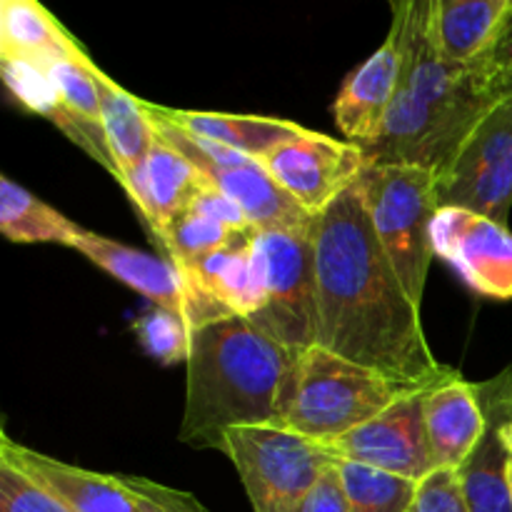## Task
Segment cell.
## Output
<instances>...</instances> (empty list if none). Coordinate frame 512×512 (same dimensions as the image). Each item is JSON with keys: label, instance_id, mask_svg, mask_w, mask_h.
Masks as SVG:
<instances>
[{"label": "cell", "instance_id": "1", "mask_svg": "<svg viewBox=\"0 0 512 512\" xmlns=\"http://www.w3.org/2000/svg\"><path fill=\"white\" fill-rule=\"evenodd\" d=\"M315 260L318 345L413 388L458 375L430 350L420 305L380 245L358 183L318 215Z\"/></svg>", "mask_w": 512, "mask_h": 512}, {"label": "cell", "instance_id": "2", "mask_svg": "<svg viewBox=\"0 0 512 512\" xmlns=\"http://www.w3.org/2000/svg\"><path fill=\"white\" fill-rule=\"evenodd\" d=\"M435 0H393L400 80L383 130L365 145L370 163H403L443 173L480 120L503 100L478 65L440 55L433 33Z\"/></svg>", "mask_w": 512, "mask_h": 512}, {"label": "cell", "instance_id": "3", "mask_svg": "<svg viewBox=\"0 0 512 512\" xmlns=\"http://www.w3.org/2000/svg\"><path fill=\"white\" fill-rule=\"evenodd\" d=\"M295 360V350L240 315L193 328L180 443L223 453L228 430L280 425Z\"/></svg>", "mask_w": 512, "mask_h": 512}, {"label": "cell", "instance_id": "4", "mask_svg": "<svg viewBox=\"0 0 512 512\" xmlns=\"http://www.w3.org/2000/svg\"><path fill=\"white\" fill-rule=\"evenodd\" d=\"M420 390L313 345L295 360L278 428L330 445Z\"/></svg>", "mask_w": 512, "mask_h": 512}, {"label": "cell", "instance_id": "5", "mask_svg": "<svg viewBox=\"0 0 512 512\" xmlns=\"http://www.w3.org/2000/svg\"><path fill=\"white\" fill-rule=\"evenodd\" d=\"M358 185L380 245L420 305L435 258L430 228L440 210L438 173L420 165L370 163Z\"/></svg>", "mask_w": 512, "mask_h": 512}, {"label": "cell", "instance_id": "6", "mask_svg": "<svg viewBox=\"0 0 512 512\" xmlns=\"http://www.w3.org/2000/svg\"><path fill=\"white\" fill-rule=\"evenodd\" d=\"M315 225L318 220L310 228L258 230L253 238L265 293V305L253 323L295 353L318 345Z\"/></svg>", "mask_w": 512, "mask_h": 512}, {"label": "cell", "instance_id": "7", "mask_svg": "<svg viewBox=\"0 0 512 512\" xmlns=\"http://www.w3.org/2000/svg\"><path fill=\"white\" fill-rule=\"evenodd\" d=\"M223 453L233 460L255 512H303L333 465L323 445L278 425L228 430Z\"/></svg>", "mask_w": 512, "mask_h": 512}, {"label": "cell", "instance_id": "8", "mask_svg": "<svg viewBox=\"0 0 512 512\" xmlns=\"http://www.w3.org/2000/svg\"><path fill=\"white\" fill-rule=\"evenodd\" d=\"M440 208H465L508 225L512 208V95L470 133L438 175Z\"/></svg>", "mask_w": 512, "mask_h": 512}, {"label": "cell", "instance_id": "9", "mask_svg": "<svg viewBox=\"0 0 512 512\" xmlns=\"http://www.w3.org/2000/svg\"><path fill=\"white\" fill-rule=\"evenodd\" d=\"M260 163L300 208L318 218L363 178L370 158L363 145L313 130L305 138L275 148Z\"/></svg>", "mask_w": 512, "mask_h": 512}, {"label": "cell", "instance_id": "10", "mask_svg": "<svg viewBox=\"0 0 512 512\" xmlns=\"http://www.w3.org/2000/svg\"><path fill=\"white\" fill-rule=\"evenodd\" d=\"M425 393L428 390L398 400L378 418L323 448L333 460L370 465L420 483L435 470L425 425Z\"/></svg>", "mask_w": 512, "mask_h": 512}, {"label": "cell", "instance_id": "11", "mask_svg": "<svg viewBox=\"0 0 512 512\" xmlns=\"http://www.w3.org/2000/svg\"><path fill=\"white\" fill-rule=\"evenodd\" d=\"M433 250L478 295L512 300V233L465 208H440L430 228Z\"/></svg>", "mask_w": 512, "mask_h": 512}, {"label": "cell", "instance_id": "12", "mask_svg": "<svg viewBox=\"0 0 512 512\" xmlns=\"http://www.w3.org/2000/svg\"><path fill=\"white\" fill-rule=\"evenodd\" d=\"M488 428L468 460L458 468L460 488L470 512H512L508 445L503 423L512 415V368L480 385Z\"/></svg>", "mask_w": 512, "mask_h": 512}, {"label": "cell", "instance_id": "13", "mask_svg": "<svg viewBox=\"0 0 512 512\" xmlns=\"http://www.w3.org/2000/svg\"><path fill=\"white\" fill-rule=\"evenodd\" d=\"M0 458L28 473L48 488L70 512H143L138 498L125 488L120 475H103L78 465L63 463L50 455L15 443L8 433L0 435Z\"/></svg>", "mask_w": 512, "mask_h": 512}, {"label": "cell", "instance_id": "14", "mask_svg": "<svg viewBox=\"0 0 512 512\" xmlns=\"http://www.w3.org/2000/svg\"><path fill=\"white\" fill-rule=\"evenodd\" d=\"M73 250H78L80 255H85L90 263L113 275L115 280L133 288L135 293L153 300L155 308L170 310V313L188 320L190 325L193 295H190L183 273L165 255H150L145 250L130 248V245L90 233L85 228L75 238Z\"/></svg>", "mask_w": 512, "mask_h": 512}, {"label": "cell", "instance_id": "15", "mask_svg": "<svg viewBox=\"0 0 512 512\" xmlns=\"http://www.w3.org/2000/svg\"><path fill=\"white\" fill-rule=\"evenodd\" d=\"M400 65L403 55H400L398 35L390 30L385 43L348 75L335 98L333 115L345 140L365 148L378 138L395 100Z\"/></svg>", "mask_w": 512, "mask_h": 512}, {"label": "cell", "instance_id": "16", "mask_svg": "<svg viewBox=\"0 0 512 512\" xmlns=\"http://www.w3.org/2000/svg\"><path fill=\"white\" fill-rule=\"evenodd\" d=\"M425 425L435 468L458 470L473 455L488 428L480 385L463 375L445 380L425 393Z\"/></svg>", "mask_w": 512, "mask_h": 512}, {"label": "cell", "instance_id": "17", "mask_svg": "<svg viewBox=\"0 0 512 512\" xmlns=\"http://www.w3.org/2000/svg\"><path fill=\"white\" fill-rule=\"evenodd\" d=\"M205 183L208 180L198 168H193L178 150L158 140L143 170L125 188V193L130 195L145 228L158 243L165 230L190 208Z\"/></svg>", "mask_w": 512, "mask_h": 512}, {"label": "cell", "instance_id": "18", "mask_svg": "<svg viewBox=\"0 0 512 512\" xmlns=\"http://www.w3.org/2000/svg\"><path fill=\"white\" fill-rule=\"evenodd\" d=\"M85 50L60 20L35 0H3L0 5V60L48 73L60 60L85 58Z\"/></svg>", "mask_w": 512, "mask_h": 512}, {"label": "cell", "instance_id": "19", "mask_svg": "<svg viewBox=\"0 0 512 512\" xmlns=\"http://www.w3.org/2000/svg\"><path fill=\"white\" fill-rule=\"evenodd\" d=\"M255 233L180 270L190 293L208 295L230 315L253 320L265 305L263 278L253 250Z\"/></svg>", "mask_w": 512, "mask_h": 512}, {"label": "cell", "instance_id": "20", "mask_svg": "<svg viewBox=\"0 0 512 512\" xmlns=\"http://www.w3.org/2000/svg\"><path fill=\"white\" fill-rule=\"evenodd\" d=\"M153 105L155 113L163 115L185 133L208 143L243 153L253 160H263L280 145L310 135L313 130L293 123V120L265 118V115H235V113H205V110H175Z\"/></svg>", "mask_w": 512, "mask_h": 512}, {"label": "cell", "instance_id": "21", "mask_svg": "<svg viewBox=\"0 0 512 512\" xmlns=\"http://www.w3.org/2000/svg\"><path fill=\"white\" fill-rule=\"evenodd\" d=\"M93 78L98 85L105 140H108V150L118 168V183L128 188L138 178L150 150L158 143L153 118L145 110L143 100L120 88L98 65L93 68Z\"/></svg>", "mask_w": 512, "mask_h": 512}, {"label": "cell", "instance_id": "22", "mask_svg": "<svg viewBox=\"0 0 512 512\" xmlns=\"http://www.w3.org/2000/svg\"><path fill=\"white\" fill-rule=\"evenodd\" d=\"M512 0H435L433 33L448 63L473 68L488 55Z\"/></svg>", "mask_w": 512, "mask_h": 512}, {"label": "cell", "instance_id": "23", "mask_svg": "<svg viewBox=\"0 0 512 512\" xmlns=\"http://www.w3.org/2000/svg\"><path fill=\"white\" fill-rule=\"evenodd\" d=\"M0 230L10 243H55L73 248L83 228L23 185L0 178Z\"/></svg>", "mask_w": 512, "mask_h": 512}, {"label": "cell", "instance_id": "24", "mask_svg": "<svg viewBox=\"0 0 512 512\" xmlns=\"http://www.w3.org/2000/svg\"><path fill=\"white\" fill-rule=\"evenodd\" d=\"M350 512H410L418 498L415 480L370 468V465L335 460Z\"/></svg>", "mask_w": 512, "mask_h": 512}, {"label": "cell", "instance_id": "25", "mask_svg": "<svg viewBox=\"0 0 512 512\" xmlns=\"http://www.w3.org/2000/svg\"><path fill=\"white\" fill-rule=\"evenodd\" d=\"M253 233L255 230H233L228 228V225H220L215 223V220L185 210V213L165 230L163 238L158 240V248L163 250V255L175 265V268L185 270L188 265L205 258V255L215 253V250L230 248V245L250 238Z\"/></svg>", "mask_w": 512, "mask_h": 512}, {"label": "cell", "instance_id": "26", "mask_svg": "<svg viewBox=\"0 0 512 512\" xmlns=\"http://www.w3.org/2000/svg\"><path fill=\"white\" fill-rule=\"evenodd\" d=\"M133 333L140 348L163 365L188 363L190 358V325L170 310L153 308L133 323Z\"/></svg>", "mask_w": 512, "mask_h": 512}, {"label": "cell", "instance_id": "27", "mask_svg": "<svg viewBox=\"0 0 512 512\" xmlns=\"http://www.w3.org/2000/svg\"><path fill=\"white\" fill-rule=\"evenodd\" d=\"M0 512H70L48 488L0 458Z\"/></svg>", "mask_w": 512, "mask_h": 512}, {"label": "cell", "instance_id": "28", "mask_svg": "<svg viewBox=\"0 0 512 512\" xmlns=\"http://www.w3.org/2000/svg\"><path fill=\"white\" fill-rule=\"evenodd\" d=\"M415 512H470L463 488H460L458 470L435 468L418 485Z\"/></svg>", "mask_w": 512, "mask_h": 512}, {"label": "cell", "instance_id": "29", "mask_svg": "<svg viewBox=\"0 0 512 512\" xmlns=\"http://www.w3.org/2000/svg\"><path fill=\"white\" fill-rule=\"evenodd\" d=\"M120 480L138 498L143 512H208L195 495L185 493V490L168 488V485H160L148 478H135V475H120Z\"/></svg>", "mask_w": 512, "mask_h": 512}, {"label": "cell", "instance_id": "30", "mask_svg": "<svg viewBox=\"0 0 512 512\" xmlns=\"http://www.w3.org/2000/svg\"><path fill=\"white\" fill-rule=\"evenodd\" d=\"M478 68L483 70L485 78L493 83V88L503 98L512 95V3L508 15L500 23V30L495 35L493 45H490L488 55L480 60Z\"/></svg>", "mask_w": 512, "mask_h": 512}, {"label": "cell", "instance_id": "31", "mask_svg": "<svg viewBox=\"0 0 512 512\" xmlns=\"http://www.w3.org/2000/svg\"><path fill=\"white\" fill-rule=\"evenodd\" d=\"M188 213H198L203 215V218L215 220V223L228 225V228L233 230H255L253 225H250V220L245 218L243 210H240L228 195L220 193V190L213 188L210 183H205L203 188L198 190V195H195L193 203H190Z\"/></svg>", "mask_w": 512, "mask_h": 512}, {"label": "cell", "instance_id": "32", "mask_svg": "<svg viewBox=\"0 0 512 512\" xmlns=\"http://www.w3.org/2000/svg\"><path fill=\"white\" fill-rule=\"evenodd\" d=\"M303 512H350L348 498H345L343 483H340L338 465H330L323 473V478L318 480V485L313 488V493L305 500Z\"/></svg>", "mask_w": 512, "mask_h": 512}, {"label": "cell", "instance_id": "33", "mask_svg": "<svg viewBox=\"0 0 512 512\" xmlns=\"http://www.w3.org/2000/svg\"><path fill=\"white\" fill-rule=\"evenodd\" d=\"M503 438L508 445V475H510V488H512V415L503 423Z\"/></svg>", "mask_w": 512, "mask_h": 512}, {"label": "cell", "instance_id": "34", "mask_svg": "<svg viewBox=\"0 0 512 512\" xmlns=\"http://www.w3.org/2000/svg\"><path fill=\"white\" fill-rule=\"evenodd\" d=\"M410 512H415V510H410Z\"/></svg>", "mask_w": 512, "mask_h": 512}]
</instances>
